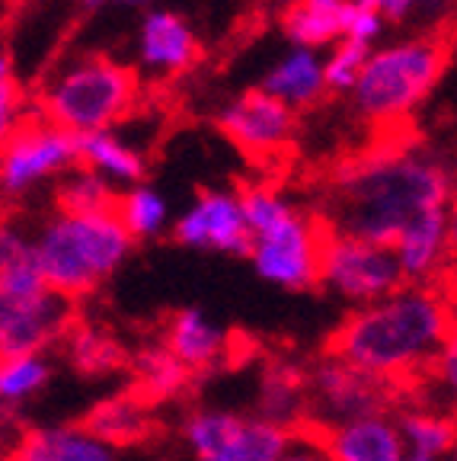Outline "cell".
<instances>
[{
    "label": "cell",
    "instance_id": "8fae6325",
    "mask_svg": "<svg viewBox=\"0 0 457 461\" xmlns=\"http://www.w3.org/2000/svg\"><path fill=\"white\" fill-rule=\"evenodd\" d=\"M74 321V304L51 288L42 295L0 292V359L51 353Z\"/></svg>",
    "mask_w": 457,
    "mask_h": 461
},
{
    "label": "cell",
    "instance_id": "ab89813d",
    "mask_svg": "<svg viewBox=\"0 0 457 461\" xmlns=\"http://www.w3.org/2000/svg\"><path fill=\"white\" fill-rule=\"evenodd\" d=\"M119 4H125V7H148L154 0H119Z\"/></svg>",
    "mask_w": 457,
    "mask_h": 461
},
{
    "label": "cell",
    "instance_id": "52a82bcc",
    "mask_svg": "<svg viewBox=\"0 0 457 461\" xmlns=\"http://www.w3.org/2000/svg\"><path fill=\"white\" fill-rule=\"evenodd\" d=\"M304 372H308V426H314V432L372 413H390L393 384L372 378L343 356L327 349L310 366H304Z\"/></svg>",
    "mask_w": 457,
    "mask_h": 461
},
{
    "label": "cell",
    "instance_id": "e0dca14e",
    "mask_svg": "<svg viewBox=\"0 0 457 461\" xmlns=\"http://www.w3.org/2000/svg\"><path fill=\"white\" fill-rule=\"evenodd\" d=\"M272 426L288 432L308 429V372L300 362L269 359L259 375L256 388V413Z\"/></svg>",
    "mask_w": 457,
    "mask_h": 461
},
{
    "label": "cell",
    "instance_id": "d6a6232c",
    "mask_svg": "<svg viewBox=\"0 0 457 461\" xmlns=\"http://www.w3.org/2000/svg\"><path fill=\"white\" fill-rule=\"evenodd\" d=\"M384 32H387L384 16L374 14L372 7H362V4H352L349 0V4L339 10V39H345V42L374 49Z\"/></svg>",
    "mask_w": 457,
    "mask_h": 461
},
{
    "label": "cell",
    "instance_id": "8d00e7d4",
    "mask_svg": "<svg viewBox=\"0 0 457 461\" xmlns=\"http://www.w3.org/2000/svg\"><path fill=\"white\" fill-rule=\"evenodd\" d=\"M300 4H308L310 10L317 14H329V16H339V10L349 4V0H300Z\"/></svg>",
    "mask_w": 457,
    "mask_h": 461
},
{
    "label": "cell",
    "instance_id": "7402d4cb",
    "mask_svg": "<svg viewBox=\"0 0 457 461\" xmlns=\"http://www.w3.org/2000/svg\"><path fill=\"white\" fill-rule=\"evenodd\" d=\"M61 353L65 362L80 375V378H109L119 375L129 366V349L115 337L112 330H103L96 324H80L74 321L71 330L61 339Z\"/></svg>",
    "mask_w": 457,
    "mask_h": 461
},
{
    "label": "cell",
    "instance_id": "ba28073f",
    "mask_svg": "<svg viewBox=\"0 0 457 461\" xmlns=\"http://www.w3.org/2000/svg\"><path fill=\"white\" fill-rule=\"evenodd\" d=\"M317 285L327 288L329 295L343 298L352 308H364L397 292L403 285V273L390 247L327 230Z\"/></svg>",
    "mask_w": 457,
    "mask_h": 461
},
{
    "label": "cell",
    "instance_id": "9c48e42d",
    "mask_svg": "<svg viewBox=\"0 0 457 461\" xmlns=\"http://www.w3.org/2000/svg\"><path fill=\"white\" fill-rule=\"evenodd\" d=\"M71 167H77V135L42 119L22 122L0 144V205L26 199L49 183L55 186Z\"/></svg>",
    "mask_w": 457,
    "mask_h": 461
},
{
    "label": "cell",
    "instance_id": "e575fe53",
    "mask_svg": "<svg viewBox=\"0 0 457 461\" xmlns=\"http://www.w3.org/2000/svg\"><path fill=\"white\" fill-rule=\"evenodd\" d=\"M429 375L448 391V394H454V388H457V343L454 339H448V343L442 346V353L432 359Z\"/></svg>",
    "mask_w": 457,
    "mask_h": 461
},
{
    "label": "cell",
    "instance_id": "484cf974",
    "mask_svg": "<svg viewBox=\"0 0 457 461\" xmlns=\"http://www.w3.org/2000/svg\"><path fill=\"white\" fill-rule=\"evenodd\" d=\"M0 292L7 295H42L49 292L39 259L32 250V234L16 224H7L0 234Z\"/></svg>",
    "mask_w": 457,
    "mask_h": 461
},
{
    "label": "cell",
    "instance_id": "7bdbcfd3",
    "mask_svg": "<svg viewBox=\"0 0 457 461\" xmlns=\"http://www.w3.org/2000/svg\"><path fill=\"white\" fill-rule=\"evenodd\" d=\"M0 4H16V0H0Z\"/></svg>",
    "mask_w": 457,
    "mask_h": 461
},
{
    "label": "cell",
    "instance_id": "ac0fdd59",
    "mask_svg": "<svg viewBox=\"0 0 457 461\" xmlns=\"http://www.w3.org/2000/svg\"><path fill=\"white\" fill-rule=\"evenodd\" d=\"M10 461H121V452L84 423H55L22 432L10 446Z\"/></svg>",
    "mask_w": 457,
    "mask_h": 461
},
{
    "label": "cell",
    "instance_id": "9a60e30c",
    "mask_svg": "<svg viewBox=\"0 0 457 461\" xmlns=\"http://www.w3.org/2000/svg\"><path fill=\"white\" fill-rule=\"evenodd\" d=\"M160 343L189 375L218 372L230 359V333L202 308H179L166 317Z\"/></svg>",
    "mask_w": 457,
    "mask_h": 461
},
{
    "label": "cell",
    "instance_id": "3957f363",
    "mask_svg": "<svg viewBox=\"0 0 457 461\" xmlns=\"http://www.w3.org/2000/svg\"><path fill=\"white\" fill-rule=\"evenodd\" d=\"M243 221L250 230L246 259L256 276L282 292H310L320 276V250L327 228L317 215L272 186L240 189Z\"/></svg>",
    "mask_w": 457,
    "mask_h": 461
},
{
    "label": "cell",
    "instance_id": "7c38bea8",
    "mask_svg": "<svg viewBox=\"0 0 457 461\" xmlns=\"http://www.w3.org/2000/svg\"><path fill=\"white\" fill-rule=\"evenodd\" d=\"M215 122L224 131V138H230L240 151L256 154V158L282 154L298 135V113L265 96L256 86L224 103Z\"/></svg>",
    "mask_w": 457,
    "mask_h": 461
},
{
    "label": "cell",
    "instance_id": "f1b7e54d",
    "mask_svg": "<svg viewBox=\"0 0 457 461\" xmlns=\"http://www.w3.org/2000/svg\"><path fill=\"white\" fill-rule=\"evenodd\" d=\"M51 378H55L51 353L0 359V407H4V411H13L20 403L36 401L51 384Z\"/></svg>",
    "mask_w": 457,
    "mask_h": 461
},
{
    "label": "cell",
    "instance_id": "603a6c76",
    "mask_svg": "<svg viewBox=\"0 0 457 461\" xmlns=\"http://www.w3.org/2000/svg\"><path fill=\"white\" fill-rule=\"evenodd\" d=\"M131 372V391H135L141 401L154 403L173 401V397L186 394V388L193 384V375L173 359V353L166 349L160 339L154 343L138 346L135 353H129V366Z\"/></svg>",
    "mask_w": 457,
    "mask_h": 461
},
{
    "label": "cell",
    "instance_id": "4dcf8cb0",
    "mask_svg": "<svg viewBox=\"0 0 457 461\" xmlns=\"http://www.w3.org/2000/svg\"><path fill=\"white\" fill-rule=\"evenodd\" d=\"M368 51L364 45L345 42L339 39L336 45H329V51L323 55V84H327V94H349L355 86L358 74H362L364 61H368Z\"/></svg>",
    "mask_w": 457,
    "mask_h": 461
},
{
    "label": "cell",
    "instance_id": "30bf717a",
    "mask_svg": "<svg viewBox=\"0 0 457 461\" xmlns=\"http://www.w3.org/2000/svg\"><path fill=\"white\" fill-rule=\"evenodd\" d=\"M170 238L186 250L246 257L250 230L243 221L240 189L208 186L179 212L170 224Z\"/></svg>",
    "mask_w": 457,
    "mask_h": 461
},
{
    "label": "cell",
    "instance_id": "f546056e",
    "mask_svg": "<svg viewBox=\"0 0 457 461\" xmlns=\"http://www.w3.org/2000/svg\"><path fill=\"white\" fill-rule=\"evenodd\" d=\"M282 32L288 36V42L294 49H329V45L339 42V16L317 14L308 4L291 0L282 14Z\"/></svg>",
    "mask_w": 457,
    "mask_h": 461
},
{
    "label": "cell",
    "instance_id": "7a4b0ae2",
    "mask_svg": "<svg viewBox=\"0 0 457 461\" xmlns=\"http://www.w3.org/2000/svg\"><path fill=\"white\" fill-rule=\"evenodd\" d=\"M454 339V308L442 285H409L352 314L336 330L329 353L387 384L426 375L442 346Z\"/></svg>",
    "mask_w": 457,
    "mask_h": 461
},
{
    "label": "cell",
    "instance_id": "2e32d148",
    "mask_svg": "<svg viewBox=\"0 0 457 461\" xmlns=\"http://www.w3.org/2000/svg\"><path fill=\"white\" fill-rule=\"evenodd\" d=\"M317 439L329 461H400L407 452L393 413H372L327 426L317 429Z\"/></svg>",
    "mask_w": 457,
    "mask_h": 461
},
{
    "label": "cell",
    "instance_id": "d6986e66",
    "mask_svg": "<svg viewBox=\"0 0 457 461\" xmlns=\"http://www.w3.org/2000/svg\"><path fill=\"white\" fill-rule=\"evenodd\" d=\"M256 90L265 96L279 100L291 113L310 109L327 96V84H323V51L314 49H288L285 55L259 77Z\"/></svg>",
    "mask_w": 457,
    "mask_h": 461
},
{
    "label": "cell",
    "instance_id": "6da1fadb",
    "mask_svg": "<svg viewBox=\"0 0 457 461\" xmlns=\"http://www.w3.org/2000/svg\"><path fill=\"white\" fill-rule=\"evenodd\" d=\"M454 173L442 151L381 148L339 167L317 218L327 230L390 247L419 212L451 205Z\"/></svg>",
    "mask_w": 457,
    "mask_h": 461
},
{
    "label": "cell",
    "instance_id": "83f0119b",
    "mask_svg": "<svg viewBox=\"0 0 457 461\" xmlns=\"http://www.w3.org/2000/svg\"><path fill=\"white\" fill-rule=\"evenodd\" d=\"M51 199H55V212L61 215H106L115 209L119 189L109 186L103 176H96L86 167H71L65 176L55 180Z\"/></svg>",
    "mask_w": 457,
    "mask_h": 461
},
{
    "label": "cell",
    "instance_id": "836d02e7",
    "mask_svg": "<svg viewBox=\"0 0 457 461\" xmlns=\"http://www.w3.org/2000/svg\"><path fill=\"white\" fill-rule=\"evenodd\" d=\"M279 461H329V458H327V452H323L320 439H317V432L300 429V432H291V439H288Z\"/></svg>",
    "mask_w": 457,
    "mask_h": 461
},
{
    "label": "cell",
    "instance_id": "1f68e13d",
    "mask_svg": "<svg viewBox=\"0 0 457 461\" xmlns=\"http://www.w3.org/2000/svg\"><path fill=\"white\" fill-rule=\"evenodd\" d=\"M26 122V100L16 80L13 61L7 51H0V144L7 141L20 125Z\"/></svg>",
    "mask_w": 457,
    "mask_h": 461
},
{
    "label": "cell",
    "instance_id": "277c9868",
    "mask_svg": "<svg viewBox=\"0 0 457 461\" xmlns=\"http://www.w3.org/2000/svg\"><path fill=\"white\" fill-rule=\"evenodd\" d=\"M32 250H36L45 285L55 295L77 304L125 267L135 244L119 224L115 212H106V215L55 212L32 234Z\"/></svg>",
    "mask_w": 457,
    "mask_h": 461
},
{
    "label": "cell",
    "instance_id": "d4e9b609",
    "mask_svg": "<svg viewBox=\"0 0 457 461\" xmlns=\"http://www.w3.org/2000/svg\"><path fill=\"white\" fill-rule=\"evenodd\" d=\"M291 432L282 426H272L253 413H240L230 436L199 461H279L285 452Z\"/></svg>",
    "mask_w": 457,
    "mask_h": 461
},
{
    "label": "cell",
    "instance_id": "b9f144b4",
    "mask_svg": "<svg viewBox=\"0 0 457 461\" xmlns=\"http://www.w3.org/2000/svg\"><path fill=\"white\" fill-rule=\"evenodd\" d=\"M4 228H7V215H4V205H0V234H4Z\"/></svg>",
    "mask_w": 457,
    "mask_h": 461
},
{
    "label": "cell",
    "instance_id": "f35d334b",
    "mask_svg": "<svg viewBox=\"0 0 457 461\" xmlns=\"http://www.w3.org/2000/svg\"><path fill=\"white\" fill-rule=\"evenodd\" d=\"M400 461H438V458H426V455H413V452H403V458ZM448 461H454V458H448Z\"/></svg>",
    "mask_w": 457,
    "mask_h": 461
},
{
    "label": "cell",
    "instance_id": "4fadbf2b",
    "mask_svg": "<svg viewBox=\"0 0 457 461\" xmlns=\"http://www.w3.org/2000/svg\"><path fill=\"white\" fill-rule=\"evenodd\" d=\"M400 263L403 282L409 285H438L454 253V212L451 205L426 209L397 234L390 244Z\"/></svg>",
    "mask_w": 457,
    "mask_h": 461
},
{
    "label": "cell",
    "instance_id": "74e56055",
    "mask_svg": "<svg viewBox=\"0 0 457 461\" xmlns=\"http://www.w3.org/2000/svg\"><path fill=\"white\" fill-rule=\"evenodd\" d=\"M84 14H100L103 7H109V0H77Z\"/></svg>",
    "mask_w": 457,
    "mask_h": 461
},
{
    "label": "cell",
    "instance_id": "5b68a950",
    "mask_svg": "<svg viewBox=\"0 0 457 461\" xmlns=\"http://www.w3.org/2000/svg\"><path fill=\"white\" fill-rule=\"evenodd\" d=\"M451 42L442 32H416L374 45L349 90L352 109L372 125H397L413 115L448 71Z\"/></svg>",
    "mask_w": 457,
    "mask_h": 461
},
{
    "label": "cell",
    "instance_id": "60d3db41",
    "mask_svg": "<svg viewBox=\"0 0 457 461\" xmlns=\"http://www.w3.org/2000/svg\"><path fill=\"white\" fill-rule=\"evenodd\" d=\"M0 461H10V446H4V442H0Z\"/></svg>",
    "mask_w": 457,
    "mask_h": 461
},
{
    "label": "cell",
    "instance_id": "44dd1931",
    "mask_svg": "<svg viewBox=\"0 0 457 461\" xmlns=\"http://www.w3.org/2000/svg\"><path fill=\"white\" fill-rule=\"evenodd\" d=\"M84 426L94 432L96 439L109 442V446L121 452L129 446H141L154 432V411L131 388L115 391V394L103 397L94 411L86 413Z\"/></svg>",
    "mask_w": 457,
    "mask_h": 461
},
{
    "label": "cell",
    "instance_id": "4316f807",
    "mask_svg": "<svg viewBox=\"0 0 457 461\" xmlns=\"http://www.w3.org/2000/svg\"><path fill=\"white\" fill-rule=\"evenodd\" d=\"M397 420V429H400L403 448L413 455H426V458L448 461L454 458V420L451 413L442 411H403L393 413Z\"/></svg>",
    "mask_w": 457,
    "mask_h": 461
},
{
    "label": "cell",
    "instance_id": "5bb4252c",
    "mask_svg": "<svg viewBox=\"0 0 457 461\" xmlns=\"http://www.w3.org/2000/svg\"><path fill=\"white\" fill-rule=\"evenodd\" d=\"M138 71L150 80H170L186 74L199 61L202 45L186 16L176 10L150 7L138 26Z\"/></svg>",
    "mask_w": 457,
    "mask_h": 461
},
{
    "label": "cell",
    "instance_id": "ffe728a7",
    "mask_svg": "<svg viewBox=\"0 0 457 461\" xmlns=\"http://www.w3.org/2000/svg\"><path fill=\"white\" fill-rule=\"evenodd\" d=\"M77 167L94 170L115 189H129L148 180V158L138 144L125 141L115 129L77 135Z\"/></svg>",
    "mask_w": 457,
    "mask_h": 461
},
{
    "label": "cell",
    "instance_id": "cb8c5ba5",
    "mask_svg": "<svg viewBox=\"0 0 457 461\" xmlns=\"http://www.w3.org/2000/svg\"><path fill=\"white\" fill-rule=\"evenodd\" d=\"M112 212L121 228H125V234L131 238V244H150V240H160L170 234V202H166V195L160 189L148 186V183L119 189Z\"/></svg>",
    "mask_w": 457,
    "mask_h": 461
},
{
    "label": "cell",
    "instance_id": "8992f818",
    "mask_svg": "<svg viewBox=\"0 0 457 461\" xmlns=\"http://www.w3.org/2000/svg\"><path fill=\"white\" fill-rule=\"evenodd\" d=\"M138 74L106 55H77L45 77L39 119L71 135L106 131L135 109Z\"/></svg>",
    "mask_w": 457,
    "mask_h": 461
},
{
    "label": "cell",
    "instance_id": "d590c367",
    "mask_svg": "<svg viewBox=\"0 0 457 461\" xmlns=\"http://www.w3.org/2000/svg\"><path fill=\"white\" fill-rule=\"evenodd\" d=\"M454 0H416V23L422 32H442V23H448Z\"/></svg>",
    "mask_w": 457,
    "mask_h": 461
}]
</instances>
